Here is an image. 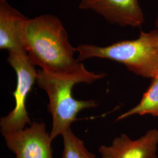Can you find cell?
Masks as SVG:
<instances>
[{"mask_svg":"<svg viewBox=\"0 0 158 158\" xmlns=\"http://www.w3.org/2000/svg\"><path fill=\"white\" fill-rule=\"evenodd\" d=\"M79 8L96 12L108 21L122 27H139L145 22L138 0H81Z\"/></svg>","mask_w":158,"mask_h":158,"instance_id":"obj_6","label":"cell"},{"mask_svg":"<svg viewBox=\"0 0 158 158\" xmlns=\"http://www.w3.org/2000/svg\"><path fill=\"white\" fill-rule=\"evenodd\" d=\"M78 60L98 57L123 64L138 76L153 79L158 75V30L141 32L134 40L119 41L107 46L81 45L76 48Z\"/></svg>","mask_w":158,"mask_h":158,"instance_id":"obj_3","label":"cell"},{"mask_svg":"<svg viewBox=\"0 0 158 158\" xmlns=\"http://www.w3.org/2000/svg\"><path fill=\"white\" fill-rule=\"evenodd\" d=\"M63 141L62 158H96L85 147L80 139L70 129L66 131L62 135Z\"/></svg>","mask_w":158,"mask_h":158,"instance_id":"obj_10","label":"cell"},{"mask_svg":"<svg viewBox=\"0 0 158 158\" xmlns=\"http://www.w3.org/2000/svg\"><path fill=\"white\" fill-rule=\"evenodd\" d=\"M2 135L15 158H53V139L42 121H34L23 130Z\"/></svg>","mask_w":158,"mask_h":158,"instance_id":"obj_5","label":"cell"},{"mask_svg":"<svg viewBox=\"0 0 158 158\" xmlns=\"http://www.w3.org/2000/svg\"><path fill=\"white\" fill-rule=\"evenodd\" d=\"M158 145V130L153 129L135 140L122 134L111 145H101L98 152L102 158H157Z\"/></svg>","mask_w":158,"mask_h":158,"instance_id":"obj_7","label":"cell"},{"mask_svg":"<svg viewBox=\"0 0 158 158\" xmlns=\"http://www.w3.org/2000/svg\"><path fill=\"white\" fill-rule=\"evenodd\" d=\"M23 45L29 61L41 69L63 71L77 66V52L57 17L42 15L29 19L23 35Z\"/></svg>","mask_w":158,"mask_h":158,"instance_id":"obj_2","label":"cell"},{"mask_svg":"<svg viewBox=\"0 0 158 158\" xmlns=\"http://www.w3.org/2000/svg\"><path fill=\"white\" fill-rule=\"evenodd\" d=\"M7 62L16 73L17 85L15 90L12 93L15 107L0 120L2 135L23 130L28 125L32 124L27 110L26 102L38 77V70L29 61L25 51H8Z\"/></svg>","mask_w":158,"mask_h":158,"instance_id":"obj_4","label":"cell"},{"mask_svg":"<svg viewBox=\"0 0 158 158\" xmlns=\"http://www.w3.org/2000/svg\"><path fill=\"white\" fill-rule=\"evenodd\" d=\"M29 19L10 6L6 0H0L1 49L25 51L23 35Z\"/></svg>","mask_w":158,"mask_h":158,"instance_id":"obj_8","label":"cell"},{"mask_svg":"<svg viewBox=\"0 0 158 158\" xmlns=\"http://www.w3.org/2000/svg\"><path fill=\"white\" fill-rule=\"evenodd\" d=\"M135 115H151L158 117V75L152 79L151 85L143 94L139 103L127 112L120 115L117 117L116 121Z\"/></svg>","mask_w":158,"mask_h":158,"instance_id":"obj_9","label":"cell"},{"mask_svg":"<svg viewBox=\"0 0 158 158\" xmlns=\"http://www.w3.org/2000/svg\"><path fill=\"white\" fill-rule=\"evenodd\" d=\"M106 76L105 73L89 71L81 62L63 71L38 70L37 85L45 91L49 98L48 109L52 118L50 135L53 140L71 128L80 111L96 107L98 104L94 100L74 98L72 93L74 86L79 83L91 84Z\"/></svg>","mask_w":158,"mask_h":158,"instance_id":"obj_1","label":"cell"},{"mask_svg":"<svg viewBox=\"0 0 158 158\" xmlns=\"http://www.w3.org/2000/svg\"><path fill=\"white\" fill-rule=\"evenodd\" d=\"M155 24H156V27L158 28V15L157 18H156V22H155Z\"/></svg>","mask_w":158,"mask_h":158,"instance_id":"obj_11","label":"cell"}]
</instances>
